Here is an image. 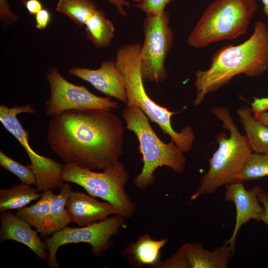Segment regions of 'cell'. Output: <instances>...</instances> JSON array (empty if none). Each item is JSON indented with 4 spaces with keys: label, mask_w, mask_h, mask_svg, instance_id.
<instances>
[{
    "label": "cell",
    "mask_w": 268,
    "mask_h": 268,
    "mask_svg": "<svg viewBox=\"0 0 268 268\" xmlns=\"http://www.w3.org/2000/svg\"><path fill=\"white\" fill-rule=\"evenodd\" d=\"M124 131L123 122L111 111L73 109L51 117L47 139L65 163L104 170L122 154Z\"/></svg>",
    "instance_id": "6da1fadb"
},
{
    "label": "cell",
    "mask_w": 268,
    "mask_h": 268,
    "mask_svg": "<svg viewBox=\"0 0 268 268\" xmlns=\"http://www.w3.org/2000/svg\"><path fill=\"white\" fill-rule=\"evenodd\" d=\"M205 70L195 72V106L201 105L205 97L227 84L234 77L245 74L257 77L268 69V28L262 21H257L252 35L243 43L229 44L217 50Z\"/></svg>",
    "instance_id": "7a4b0ae2"
},
{
    "label": "cell",
    "mask_w": 268,
    "mask_h": 268,
    "mask_svg": "<svg viewBox=\"0 0 268 268\" xmlns=\"http://www.w3.org/2000/svg\"><path fill=\"white\" fill-rule=\"evenodd\" d=\"M141 47L138 43L124 45L116 55L115 65L124 81L127 106L140 108L164 134L170 136L182 152L189 151L195 139L193 128L186 126L179 132L175 131L171 123L175 113L156 103L146 92L140 71Z\"/></svg>",
    "instance_id": "3957f363"
},
{
    "label": "cell",
    "mask_w": 268,
    "mask_h": 268,
    "mask_svg": "<svg viewBox=\"0 0 268 268\" xmlns=\"http://www.w3.org/2000/svg\"><path fill=\"white\" fill-rule=\"evenodd\" d=\"M211 112L223 122V127L229 132V136L221 133L216 136L218 147L209 159V168L200 180L199 186L190 197L194 201L203 195L214 194L220 187L237 180L252 152L245 135H242L234 123L229 109L213 107Z\"/></svg>",
    "instance_id": "277c9868"
},
{
    "label": "cell",
    "mask_w": 268,
    "mask_h": 268,
    "mask_svg": "<svg viewBox=\"0 0 268 268\" xmlns=\"http://www.w3.org/2000/svg\"><path fill=\"white\" fill-rule=\"evenodd\" d=\"M122 117L126 128L137 136L142 155L143 167L133 180L136 188L144 190L152 185L155 179L154 173L160 167L167 166L177 174L183 172L186 165L183 152L173 140L166 143L158 137L148 117L140 108L127 106Z\"/></svg>",
    "instance_id": "5b68a950"
},
{
    "label": "cell",
    "mask_w": 268,
    "mask_h": 268,
    "mask_svg": "<svg viewBox=\"0 0 268 268\" xmlns=\"http://www.w3.org/2000/svg\"><path fill=\"white\" fill-rule=\"evenodd\" d=\"M255 0H215L211 2L191 32L188 44L196 48L245 34L257 10Z\"/></svg>",
    "instance_id": "8992f818"
},
{
    "label": "cell",
    "mask_w": 268,
    "mask_h": 268,
    "mask_svg": "<svg viewBox=\"0 0 268 268\" xmlns=\"http://www.w3.org/2000/svg\"><path fill=\"white\" fill-rule=\"evenodd\" d=\"M62 177L64 182L77 184L89 195L109 202L117 214L125 218L132 217L135 212L136 206L125 188L129 174L120 162L101 172L65 163Z\"/></svg>",
    "instance_id": "52a82bcc"
},
{
    "label": "cell",
    "mask_w": 268,
    "mask_h": 268,
    "mask_svg": "<svg viewBox=\"0 0 268 268\" xmlns=\"http://www.w3.org/2000/svg\"><path fill=\"white\" fill-rule=\"evenodd\" d=\"M170 21V14L165 9L157 14L146 15L144 19V38L140 52V71L143 82L158 83L168 77L165 60L174 42Z\"/></svg>",
    "instance_id": "ba28073f"
},
{
    "label": "cell",
    "mask_w": 268,
    "mask_h": 268,
    "mask_svg": "<svg viewBox=\"0 0 268 268\" xmlns=\"http://www.w3.org/2000/svg\"><path fill=\"white\" fill-rule=\"evenodd\" d=\"M124 217L119 214L81 227H66L53 233L50 237H45V243L49 256L48 265L51 268H59L56 259L59 248L65 244L85 243L92 248V254L96 257L102 256L111 246L112 238L119 234L125 223Z\"/></svg>",
    "instance_id": "9c48e42d"
},
{
    "label": "cell",
    "mask_w": 268,
    "mask_h": 268,
    "mask_svg": "<svg viewBox=\"0 0 268 268\" xmlns=\"http://www.w3.org/2000/svg\"><path fill=\"white\" fill-rule=\"evenodd\" d=\"M36 111L30 104L11 107L1 104L0 121L5 130L18 140L26 151L31 162L30 166L36 178L37 187L46 189L54 186L60 181L63 164L39 154L29 144V134L17 116L21 113L33 114Z\"/></svg>",
    "instance_id": "30bf717a"
},
{
    "label": "cell",
    "mask_w": 268,
    "mask_h": 268,
    "mask_svg": "<svg viewBox=\"0 0 268 268\" xmlns=\"http://www.w3.org/2000/svg\"><path fill=\"white\" fill-rule=\"evenodd\" d=\"M46 78L50 96L46 101V114L53 117L73 109H102L111 111L118 103L109 97L97 96L82 85L74 84L65 78L55 67L47 71Z\"/></svg>",
    "instance_id": "8fae6325"
},
{
    "label": "cell",
    "mask_w": 268,
    "mask_h": 268,
    "mask_svg": "<svg viewBox=\"0 0 268 268\" xmlns=\"http://www.w3.org/2000/svg\"><path fill=\"white\" fill-rule=\"evenodd\" d=\"M225 186V200L233 202L236 210L233 232L225 243L235 250L236 237L241 228L252 219L261 220L264 207L259 201V194L262 189L256 186L246 189L243 182L238 180Z\"/></svg>",
    "instance_id": "7c38bea8"
},
{
    "label": "cell",
    "mask_w": 268,
    "mask_h": 268,
    "mask_svg": "<svg viewBox=\"0 0 268 268\" xmlns=\"http://www.w3.org/2000/svg\"><path fill=\"white\" fill-rule=\"evenodd\" d=\"M68 73L89 82L103 94L126 103L124 81L114 61H105L95 69L72 67L68 69Z\"/></svg>",
    "instance_id": "4fadbf2b"
},
{
    "label": "cell",
    "mask_w": 268,
    "mask_h": 268,
    "mask_svg": "<svg viewBox=\"0 0 268 268\" xmlns=\"http://www.w3.org/2000/svg\"><path fill=\"white\" fill-rule=\"evenodd\" d=\"M0 242L11 240L28 247L41 260H48L49 252L43 241L27 222L14 215L9 210L1 212L0 215Z\"/></svg>",
    "instance_id": "5bb4252c"
},
{
    "label": "cell",
    "mask_w": 268,
    "mask_h": 268,
    "mask_svg": "<svg viewBox=\"0 0 268 268\" xmlns=\"http://www.w3.org/2000/svg\"><path fill=\"white\" fill-rule=\"evenodd\" d=\"M66 208L71 221L81 226L104 220L111 214H118L109 202H100L89 194L75 191H71Z\"/></svg>",
    "instance_id": "9a60e30c"
},
{
    "label": "cell",
    "mask_w": 268,
    "mask_h": 268,
    "mask_svg": "<svg viewBox=\"0 0 268 268\" xmlns=\"http://www.w3.org/2000/svg\"><path fill=\"white\" fill-rule=\"evenodd\" d=\"M183 245L190 268H227L235 251L225 242L212 251L204 249L201 243L185 242Z\"/></svg>",
    "instance_id": "2e32d148"
},
{
    "label": "cell",
    "mask_w": 268,
    "mask_h": 268,
    "mask_svg": "<svg viewBox=\"0 0 268 268\" xmlns=\"http://www.w3.org/2000/svg\"><path fill=\"white\" fill-rule=\"evenodd\" d=\"M168 238L154 240L148 234L139 236L121 251L122 256H128L129 265L134 268L144 265L153 268L159 261L160 251L166 244Z\"/></svg>",
    "instance_id": "e0dca14e"
},
{
    "label": "cell",
    "mask_w": 268,
    "mask_h": 268,
    "mask_svg": "<svg viewBox=\"0 0 268 268\" xmlns=\"http://www.w3.org/2000/svg\"><path fill=\"white\" fill-rule=\"evenodd\" d=\"M237 114L245 131L244 135L252 151L268 153V126L259 122L251 108L241 107Z\"/></svg>",
    "instance_id": "ac0fdd59"
},
{
    "label": "cell",
    "mask_w": 268,
    "mask_h": 268,
    "mask_svg": "<svg viewBox=\"0 0 268 268\" xmlns=\"http://www.w3.org/2000/svg\"><path fill=\"white\" fill-rule=\"evenodd\" d=\"M53 195L52 191L43 193L35 204L18 209L16 213L17 216L35 227L43 237H45Z\"/></svg>",
    "instance_id": "d6986e66"
},
{
    "label": "cell",
    "mask_w": 268,
    "mask_h": 268,
    "mask_svg": "<svg viewBox=\"0 0 268 268\" xmlns=\"http://www.w3.org/2000/svg\"><path fill=\"white\" fill-rule=\"evenodd\" d=\"M86 38L98 48L108 47L114 37L115 27L102 9H98L85 24Z\"/></svg>",
    "instance_id": "ffe728a7"
},
{
    "label": "cell",
    "mask_w": 268,
    "mask_h": 268,
    "mask_svg": "<svg viewBox=\"0 0 268 268\" xmlns=\"http://www.w3.org/2000/svg\"><path fill=\"white\" fill-rule=\"evenodd\" d=\"M36 188L21 183L9 189L0 190V211L20 209L42 195Z\"/></svg>",
    "instance_id": "44dd1931"
},
{
    "label": "cell",
    "mask_w": 268,
    "mask_h": 268,
    "mask_svg": "<svg viewBox=\"0 0 268 268\" xmlns=\"http://www.w3.org/2000/svg\"><path fill=\"white\" fill-rule=\"evenodd\" d=\"M58 195H53L51 203L47 228L45 237L63 229L71 221L66 206L71 192L70 186L64 183Z\"/></svg>",
    "instance_id": "7402d4cb"
},
{
    "label": "cell",
    "mask_w": 268,
    "mask_h": 268,
    "mask_svg": "<svg viewBox=\"0 0 268 268\" xmlns=\"http://www.w3.org/2000/svg\"><path fill=\"white\" fill-rule=\"evenodd\" d=\"M98 9L92 0H59L56 6L57 11L81 27Z\"/></svg>",
    "instance_id": "603a6c76"
},
{
    "label": "cell",
    "mask_w": 268,
    "mask_h": 268,
    "mask_svg": "<svg viewBox=\"0 0 268 268\" xmlns=\"http://www.w3.org/2000/svg\"><path fill=\"white\" fill-rule=\"evenodd\" d=\"M268 176V153H251L237 180L251 181Z\"/></svg>",
    "instance_id": "cb8c5ba5"
},
{
    "label": "cell",
    "mask_w": 268,
    "mask_h": 268,
    "mask_svg": "<svg viewBox=\"0 0 268 268\" xmlns=\"http://www.w3.org/2000/svg\"><path fill=\"white\" fill-rule=\"evenodd\" d=\"M0 165L5 170L15 175L21 183L35 185L36 180L30 166L23 165L0 151Z\"/></svg>",
    "instance_id": "d4e9b609"
},
{
    "label": "cell",
    "mask_w": 268,
    "mask_h": 268,
    "mask_svg": "<svg viewBox=\"0 0 268 268\" xmlns=\"http://www.w3.org/2000/svg\"><path fill=\"white\" fill-rule=\"evenodd\" d=\"M152 268H190L183 245L170 257L159 261Z\"/></svg>",
    "instance_id": "484cf974"
},
{
    "label": "cell",
    "mask_w": 268,
    "mask_h": 268,
    "mask_svg": "<svg viewBox=\"0 0 268 268\" xmlns=\"http://www.w3.org/2000/svg\"><path fill=\"white\" fill-rule=\"evenodd\" d=\"M171 0H138L135 5L146 15H155L165 9V6Z\"/></svg>",
    "instance_id": "4316f807"
},
{
    "label": "cell",
    "mask_w": 268,
    "mask_h": 268,
    "mask_svg": "<svg viewBox=\"0 0 268 268\" xmlns=\"http://www.w3.org/2000/svg\"><path fill=\"white\" fill-rule=\"evenodd\" d=\"M0 18L6 24H12L18 19L17 15L11 10L7 0H0Z\"/></svg>",
    "instance_id": "83f0119b"
},
{
    "label": "cell",
    "mask_w": 268,
    "mask_h": 268,
    "mask_svg": "<svg viewBox=\"0 0 268 268\" xmlns=\"http://www.w3.org/2000/svg\"><path fill=\"white\" fill-rule=\"evenodd\" d=\"M50 12L46 8H42L35 15L36 27L39 30H44L51 21Z\"/></svg>",
    "instance_id": "f1b7e54d"
},
{
    "label": "cell",
    "mask_w": 268,
    "mask_h": 268,
    "mask_svg": "<svg viewBox=\"0 0 268 268\" xmlns=\"http://www.w3.org/2000/svg\"><path fill=\"white\" fill-rule=\"evenodd\" d=\"M252 111L255 116L268 110V96L265 97H255L250 103Z\"/></svg>",
    "instance_id": "f546056e"
},
{
    "label": "cell",
    "mask_w": 268,
    "mask_h": 268,
    "mask_svg": "<svg viewBox=\"0 0 268 268\" xmlns=\"http://www.w3.org/2000/svg\"><path fill=\"white\" fill-rule=\"evenodd\" d=\"M107 1L112 4L116 9L118 13L122 16L127 15V11L125 7L130 8L131 4L126 0H107ZM132 1L136 2L138 0H130Z\"/></svg>",
    "instance_id": "4dcf8cb0"
},
{
    "label": "cell",
    "mask_w": 268,
    "mask_h": 268,
    "mask_svg": "<svg viewBox=\"0 0 268 268\" xmlns=\"http://www.w3.org/2000/svg\"><path fill=\"white\" fill-rule=\"evenodd\" d=\"M22 2L29 13L31 15H36L43 8L40 0H22Z\"/></svg>",
    "instance_id": "1f68e13d"
},
{
    "label": "cell",
    "mask_w": 268,
    "mask_h": 268,
    "mask_svg": "<svg viewBox=\"0 0 268 268\" xmlns=\"http://www.w3.org/2000/svg\"><path fill=\"white\" fill-rule=\"evenodd\" d=\"M259 199L264 207L261 221L268 226V193L262 190L259 194Z\"/></svg>",
    "instance_id": "d6a6232c"
},
{
    "label": "cell",
    "mask_w": 268,
    "mask_h": 268,
    "mask_svg": "<svg viewBox=\"0 0 268 268\" xmlns=\"http://www.w3.org/2000/svg\"><path fill=\"white\" fill-rule=\"evenodd\" d=\"M255 117L259 122L268 126V112L267 111L261 113Z\"/></svg>",
    "instance_id": "836d02e7"
},
{
    "label": "cell",
    "mask_w": 268,
    "mask_h": 268,
    "mask_svg": "<svg viewBox=\"0 0 268 268\" xmlns=\"http://www.w3.org/2000/svg\"><path fill=\"white\" fill-rule=\"evenodd\" d=\"M264 4L263 11L265 14L268 16V0H261Z\"/></svg>",
    "instance_id": "e575fe53"
}]
</instances>
